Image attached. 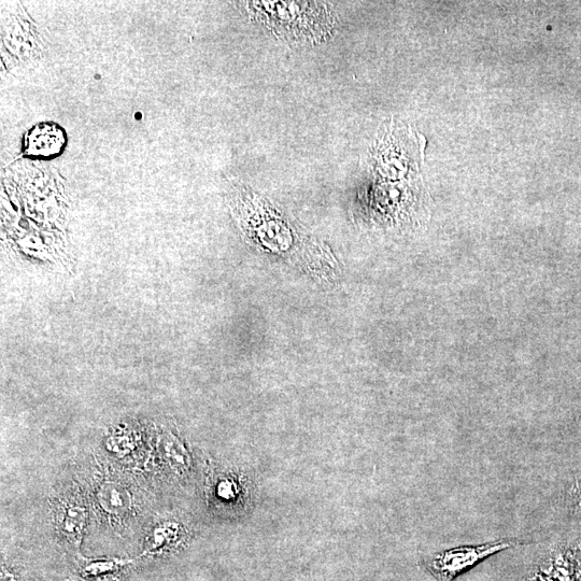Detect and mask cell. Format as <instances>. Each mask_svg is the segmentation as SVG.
<instances>
[{
  "label": "cell",
  "instance_id": "ba28073f",
  "mask_svg": "<svg viewBox=\"0 0 581 581\" xmlns=\"http://www.w3.org/2000/svg\"><path fill=\"white\" fill-rule=\"evenodd\" d=\"M179 540V528L164 524L153 531L148 552H159L174 545Z\"/></svg>",
  "mask_w": 581,
  "mask_h": 581
},
{
  "label": "cell",
  "instance_id": "3957f363",
  "mask_svg": "<svg viewBox=\"0 0 581 581\" xmlns=\"http://www.w3.org/2000/svg\"><path fill=\"white\" fill-rule=\"evenodd\" d=\"M521 545L523 542L519 540L504 538L480 545L450 548L431 555L424 565L437 581H452L487 558Z\"/></svg>",
  "mask_w": 581,
  "mask_h": 581
},
{
  "label": "cell",
  "instance_id": "6da1fadb",
  "mask_svg": "<svg viewBox=\"0 0 581 581\" xmlns=\"http://www.w3.org/2000/svg\"><path fill=\"white\" fill-rule=\"evenodd\" d=\"M265 23L282 35L310 40L331 30V17L320 3H254Z\"/></svg>",
  "mask_w": 581,
  "mask_h": 581
},
{
  "label": "cell",
  "instance_id": "8992f818",
  "mask_svg": "<svg viewBox=\"0 0 581 581\" xmlns=\"http://www.w3.org/2000/svg\"><path fill=\"white\" fill-rule=\"evenodd\" d=\"M130 562L121 559L88 560L82 558L78 578L80 581H116Z\"/></svg>",
  "mask_w": 581,
  "mask_h": 581
},
{
  "label": "cell",
  "instance_id": "5b68a950",
  "mask_svg": "<svg viewBox=\"0 0 581 581\" xmlns=\"http://www.w3.org/2000/svg\"><path fill=\"white\" fill-rule=\"evenodd\" d=\"M87 519V509L82 505L65 503L58 514V529L70 544L79 547Z\"/></svg>",
  "mask_w": 581,
  "mask_h": 581
},
{
  "label": "cell",
  "instance_id": "9c48e42d",
  "mask_svg": "<svg viewBox=\"0 0 581 581\" xmlns=\"http://www.w3.org/2000/svg\"><path fill=\"white\" fill-rule=\"evenodd\" d=\"M564 502L572 516L581 518V473L576 475L566 487Z\"/></svg>",
  "mask_w": 581,
  "mask_h": 581
},
{
  "label": "cell",
  "instance_id": "52a82bcc",
  "mask_svg": "<svg viewBox=\"0 0 581 581\" xmlns=\"http://www.w3.org/2000/svg\"><path fill=\"white\" fill-rule=\"evenodd\" d=\"M97 497L105 512L111 515H123L132 507L130 492L120 484H104L99 489Z\"/></svg>",
  "mask_w": 581,
  "mask_h": 581
},
{
  "label": "cell",
  "instance_id": "277c9868",
  "mask_svg": "<svg viewBox=\"0 0 581 581\" xmlns=\"http://www.w3.org/2000/svg\"><path fill=\"white\" fill-rule=\"evenodd\" d=\"M64 133L58 125L38 124L28 132L25 152L34 157H52L61 152L66 145Z\"/></svg>",
  "mask_w": 581,
  "mask_h": 581
},
{
  "label": "cell",
  "instance_id": "7a4b0ae2",
  "mask_svg": "<svg viewBox=\"0 0 581 581\" xmlns=\"http://www.w3.org/2000/svg\"><path fill=\"white\" fill-rule=\"evenodd\" d=\"M377 143L373 151L374 169L387 178H403L419 169L421 141L410 127L391 125Z\"/></svg>",
  "mask_w": 581,
  "mask_h": 581
}]
</instances>
